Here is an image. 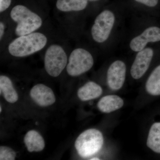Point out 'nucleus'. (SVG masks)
<instances>
[{
    "mask_svg": "<svg viewBox=\"0 0 160 160\" xmlns=\"http://www.w3.org/2000/svg\"><path fill=\"white\" fill-rule=\"evenodd\" d=\"M24 142L29 152L42 151L45 147V142L42 136L34 130H30L26 133Z\"/></svg>",
    "mask_w": 160,
    "mask_h": 160,
    "instance_id": "nucleus-12",
    "label": "nucleus"
},
{
    "mask_svg": "<svg viewBox=\"0 0 160 160\" xmlns=\"http://www.w3.org/2000/svg\"><path fill=\"white\" fill-rule=\"evenodd\" d=\"M115 20L113 12L104 10L96 18L92 27L91 34L94 41L103 43L109 38Z\"/></svg>",
    "mask_w": 160,
    "mask_h": 160,
    "instance_id": "nucleus-6",
    "label": "nucleus"
},
{
    "mask_svg": "<svg viewBox=\"0 0 160 160\" xmlns=\"http://www.w3.org/2000/svg\"><path fill=\"white\" fill-rule=\"evenodd\" d=\"M89 0H58L56 7L60 11H79L86 8Z\"/></svg>",
    "mask_w": 160,
    "mask_h": 160,
    "instance_id": "nucleus-15",
    "label": "nucleus"
},
{
    "mask_svg": "<svg viewBox=\"0 0 160 160\" xmlns=\"http://www.w3.org/2000/svg\"><path fill=\"white\" fill-rule=\"evenodd\" d=\"M126 64L118 60L112 63L107 71V83L113 90H119L122 87L126 79Z\"/></svg>",
    "mask_w": 160,
    "mask_h": 160,
    "instance_id": "nucleus-8",
    "label": "nucleus"
},
{
    "mask_svg": "<svg viewBox=\"0 0 160 160\" xmlns=\"http://www.w3.org/2000/svg\"><path fill=\"white\" fill-rule=\"evenodd\" d=\"M2 106H1V107H0V112H2Z\"/></svg>",
    "mask_w": 160,
    "mask_h": 160,
    "instance_id": "nucleus-24",
    "label": "nucleus"
},
{
    "mask_svg": "<svg viewBox=\"0 0 160 160\" xmlns=\"http://www.w3.org/2000/svg\"><path fill=\"white\" fill-rule=\"evenodd\" d=\"M16 157V152L10 147L6 146L0 147V160H14Z\"/></svg>",
    "mask_w": 160,
    "mask_h": 160,
    "instance_id": "nucleus-18",
    "label": "nucleus"
},
{
    "mask_svg": "<svg viewBox=\"0 0 160 160\" xmlns=\"http://www.w3.org/2000/svg\"><path fill=\"white\" fill-rule=\"evenodd\" d=\"M146 91L154 96L160 95V65L152 71L146 82Z\"/></svg>",
    "mask_w": 160,
    "mask_h": 160,
    "instance_id": "nucleus-17",
    "label": "nucleus"
},
{
    "mask_svg": "<svg viewBox=\"0 0 160 160\" xmlns=\"http://www.w3.org/2000/svg\"><path fill=\"white\" fill-rule=\"evenodd\" d=\"M103 142L102 134L99 130L89 129L78 137L75 142V147L80 156L87 158L99 151Z\"/></svg>",
    "mask_w": 160,
    "mask_h": 160,
    "instance_id": "nucleus-3",
    "label": "nucleus"
},
{
    "mask_svg": "<svg viewBox=\"0 0 160 160\" xmlns=\"http://www.w3.org/2000/svg\"><path fill=\"white\" fill-rule=\"evenodd\" d=\"M47 38L40 32H32L19 37L8 47L9 52L16 57H24L40 51L46 46Z\"/></svg>",
    "mask_w": 160,
    "mask_h": 160,
    "instance_id": "nucleus-1",
    "label": "nucleus"
},
{
    "mask_svg": "<svg viewBox=\"0 0 160 160\" xmlns=\"http://www.w3.org/2000/svg\"><path fill=\"white\" fill-rule=\"evenodd\" d=\"M153 50L147 48L139 51L132 66L130 73L134 79L142 77L149 69L153 56Z\"/></svg>",
    "mask_w": 160,
    "mask_h": 160,
    "instance_id": "nucleus-7",
    "label": "nucleus"
},
{
    "mask_svg": "<svg viewBox=\"0 0 160 160\" xmlns=\"http://www.w3.org/2000/svg\"><path fill=\"white\" fill-rule=\"evenodd\" d=\"M5 26L2 22H0V38L2 40L5 32Z\"/></svg>",
    "mask_w": 160,
    "mask_h": 160,
    "instance_id": "nucleus-21",
    "label": "nucleus"
},
{
    "mask_svg": "<svg viewBox=\"0 0 160 160\" xmlns=\"http://www.w3.org/2000/svg\"><path fill=\"white\" fill-rule=\"evenodd\" d=\"M147 146L157 153L160 154V122L152 124L149 130Z\"/></svg>",
    "mask_w": 160,
    "mask_h": 160,
    "instance_id": "nucleus-16",
    "label": "nucleus"
},
{
    "mask_svg": "<svg viewBox=\"0 0 160 160\" xmlns=\"http://www.w3.org/2000/svg\"><path fill=\"white\" fill-rule=\"evenodd\" d=\"M93 64V57L89 51L78 48L72 52L66 70L70 76L77 77L90 70Z\"/></svg>",
    "mask_w": 160,
    "mask_h": 160,
    "instance_id": "nucleus-5",
    "label": "nucleus"
},
{
    "mask_svg": "<svg viewBox=\"0 0 160 160\" xmlns=\"http://www.w3.org/2000/svg\"><path fill=\"white\" fill-rule=\"evenodd\" d=\"M30 96L35 102L42 107L51 106L56 102L53 91L42 84H37L33 86L30 90Z\"/></svg>",
    "mask_w": 160,
    "mask_h": 160,
    "instance_id": "nucleus-10",
    "label": "nucleus"
},
{
    "mask_svg": "<svg viewBox=\"0 0 160 160\" xmlns=\"http://www.w3.org/2000/svg\"><path fill=\"white\" fill-rule=\"evenodd\" d=\"M160 41V28L157 26H151L132 39L129 46L132 51L139 52L145 49L148 43L157 42Z\"/></svg>",
    "mask_w": 160,
    "mask_h": 160,
    "instance_id": "nucleus-9",
    "label": "nucleus"
},
{
    "mask_svg": "<svg viewBox=\"0 0 160 160\" xmlns=\"http://www.w3.org/2000/svg\"><path fill=\"white\" fill-rule=\"evenodd\" d=\"M102 89L96 83L89 82L82 86L78 91V96L81 101H88L99 97Z\"/></svg>",
    "mask_w": 160,
    "mask_h": 160,
    "instance_id": "nucleus-13",
    "label": "nucleus"
},
{
    "mask_svg": "<svg viewBox=\"0 0 160 160\" xmlns=\"http://www.w3.org/2000/svg\"><path fill=\"white\" fill-rule=\"evenodd\" d=\"M90 160H100V159H99L98 158H92L90 159Z\"/></svg>",
    "mask_w": 160,
    "mask_h": 160,
    "instance_id": "nucleus-22",
    "label": "nucleus"
},
{
    "mask_svg": "<svg viewBox=\"0 0 160 160\" xmlns=\"http://www.w3.org/2000/svg\"><path fill=\"white\" fill-rule=\"evenodd\" d=\"M90 2H95V1H97L98 0H89Z\"/></svg>",
    "mask_w": 160,
    "mask_h": 160,
    "instance_id": "nucleus-23",
    "label": "nucleus"
},
{
    "mask_svg": "<svg viewBox=\"0 0 160 160\" xmlns=\"http://www.w3.org/2000/svg\"><path fill=\"white\" fill-rule=\"evenodd\" d=\"M124 101L122 98L115 95L106 96L100 99L98 107L102 112L110 113L122 108Z\"/></svg>",
    "mask_w": 160,
    "mask_h": 160,
    "instance_id": "nucleus-11",
    "label": "nucleus"
},
{
    "mask_svg": "<svg viewBox=\"0 0 160 160\" xmlns=\"http://www.w3.org/2000/svg\"><path fill=\"white\" fill-rule=\"evenodd\" d=\"M12 0H0V12L6 10L11 5Z\"/></svg>",
    "mask_w": 160,
    "mask_h": 160,
    "instance_id": "nucleus-20",
    "label": "nucleus"
},
{
    "mask_svg": "<svg viewBox=\"0 0 160 160\" xmlns=\"http://www.w3.org/2000/svg\"><path fill=\"white\" fill-rule=\"evenodd\" d=\"M0 92L8 102L14 103L18 99V95L11 80L6 76H0Z\"/></svg>",
    "mask_w": 160,
    "mask_h": 160,
    "instance_id": "nucleus-14",
    "label": "nucleus"
},
{
    "mask_svg": "<svg viewBox=\"0 0 160 160\" xmlns=\"http://www.w3.org/2000/svg\"><path fill=\"white\" fill-rule=\"evenodd\" d=\"M10 17L17 23L15 32L19 37L34 32L42 24L39 16L22 5L14 6L10 12Z\"/></svg>",
    "mask_w": 160,
    "mask_h": 160,
    "instance_id": "nucleus-2",
    "label": "nucleus"
},
{
    "mask_svg": "<svg viewBox=\"0 0 160 160\" xmlns=\"http://www.w3.org/2000/svg\"><path fill=\"white\" fill-rule=\"evenodd\" d=\"M67 64V57L62 47L52 45L46 50L44 58V65L47 73L57 77L62 73Z\"/></svg>",
    "mask_w": 160,
    "mask_h": 160,
    "instance_id": "nucleus-4",
    "label": "nucleus"
},
{
    "mask_svg": "<svg viewBox=\"0 0 160 160\" xmlns=\"http://www.w3.org/2000/svg\"><path fill=\"white\" fill-rule=\"evenodd\" d=\"M135 1L149 7H153L157 5L159 0H135Z\"/></svg>",
    "mask_w": 160,
    "mask_h": 160,
    "instance_id": "nucleus-19",
    "label": "nucleus"
}]
</instances>
